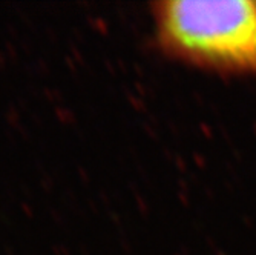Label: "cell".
<instances>
[{"instance_id":"obj_1","label":"cell","mask_w":256,"mask_h":255,"mask_svg":"<svg viewBox=\"0 0 256 255\" xmlns=\"http://www.w3.org/2000/svg\"><path fill=\"white\" fill-rule=\"evenodd\" d=\"M154 14L170 57L216 74L256 76V0H164Z\"/></svg>"}]
</instances>
